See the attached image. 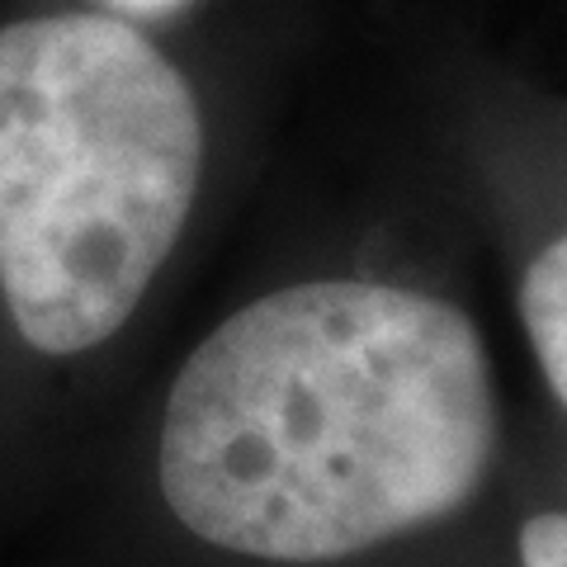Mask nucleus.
Returning a JSON list of instances; mask_svg holds the SVG:
<instances>
[{
    "mask_svg": "<svg viewBox=\"0 0 567 567\" xmlns=\"http://www.w3.org/2000/svg\"><path fill=\"white\" fill-rule=\"evenodd\" d=\"M520 567H567V516L544 511V516L520 525Z\"/></svg>",
    "mask_w": 567,
    "mask_h": 567,
    "instance_id": "4",
    "label": "nucleus"
},
{
    "mask_svg": "<svg viewBox=\"0 0 567 567\" xmlns=\"http://www.w3.org/2000/svg\"><path fill=\"white\" fill-rule=\"evenodd\" d=\"M204 171L189 81L118 14L0 29V293L43 354L128 327Z\"/></svg>",
    "mask_w": 567,
    "mask_h": 567,
    "instance_id": "2",
    "label": "nucleus"
},
{
    "mask_svg": "<svg viewBox=\"0 0 567 567\" xmlns=\"http://www.w3.org/2000/svg\"><path fill=\"white\" fill-rule=\"evenodd\" d=\"M496 454L483 336L445 298L293 284L208 336L171 388L166 506L265 563H331L454 516Z\"/></svg>",
    "mask_w": 567,
    "mask_h": 567,
    "instance_id": "1",
    "label": "nucleus"
},
{
    "mask_svg": "<svg viewBox=\"0 0 567 567\" xmlns=\"http://www.w3.org/2000/svg\"><path fill=\"white\" fill-rule=\"evenodd\" d=\"M104 6H114L118 14H171L185 0H104Z\"/></svg>",
    "mask_w": 567,
    "mask_h": 567,
    "instance_id": "5",
    "label": "nucleus"
},
{
    "mask_svg": "<svg viewBox=\"0 0 567 567\" xmlns=\"http://www.w3.org/2000/svg\"><path fill=\"white\" fill-rule=\"evenodd\" d=\"M520 317L535 346L544 379L554 388V398L567 406V237L529 260L520 279Z\"/></svg>",
    "mask_w": 567,
    "mask_h": 567,
    "instance_id": "3",
    "label": "nucleus"
}]
</instances>
